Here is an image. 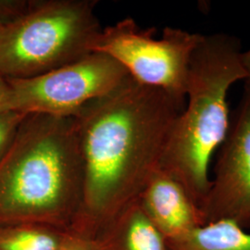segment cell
Returning <instances> with one entry per match:
<instances>
[{
	"label": "cell",
	"instance_id": "cell-8",
	"mask_svg": "<svg viewBox=\"0 0 250 250\" xmlns=\"http://www.w3.org/2000/svg\"><path fill=\"white\" fill-rule=\"evenodd\" d=\"M138 204L168 242L179 240L205 224L201 209L176 180L157 170Z\"/></svg>",
	"mask_w": 250,
	"mask_h": 250
},
{
	"label": "cell",
	"instance_id": "cell-6",
	"mask_svg": "<svg viewBox=\"0 0 250 250\" xmlns=\"http://www.w3.org/2000/svg\"><path fill=\"white\" fill-rule=\"evenodd\" d=\"M130 77L109 56L92 52L35 77L6 78L9 91L2 111L74 117L91 101L107 96Z\"/></svg>",
	"mask_w": 250,
	"mask_h": 250
},
{
	"label": "cell",
	"instance_id": "cell-3",
	"mask_svg": "<svg viewBox=\"0 0 250 250\" xmlns=\"http://www.w3.org/2000/svg\"><path fill=\"white\" fill-rule=\"evenodd\" d=\"M82 188L75 118L28 114L0 161V225L66 213L81 203Z\"/></svg>",
	"mask_w": 250,
	"mask_h": 250
},
{
	"label": "cell",
	"instance_id": "cell-14",
	"mask_svg": "<svg viewBox=\"0 0 250 250\" xmlns=\"http://www.w3.org/2000/svg\"><path fill=\"white\" fill-rule=\"evenodd\" d=\"M2 26H4V24H3V23L0 21V28H1Z\"/></svg>",
	"mask_w": 250,
	"mask_h": 250
},
{
	"label": "cell",
	"instance_id": "cell-9",
	"mask_svg": "<svg viewBox=\"0 0 250 250\" xmlns=\"http://www.w3.org/2000/svg\"><path fill=\"white\" fill-rule=\"evenodd\" d=\"M168 243L170 250H250V232L230 221H217Z\"/></svg>",
	"mask_w": 250,
	"mask_h": 250
},
{
	"label": "cell",
	"instance_id": "cell-10",
	"mask_svg": "<svg viewBox=\"0 0 250 250\" xmlns=\"http://www.w3.org/2000/svg\"><path fill=\"white\" fill-rule=\"evenodd\" d=\"M126 250H170L169 243L138 201L131 207L125 232Z\"/></svg>",
	"mask_w": 250,
	"mask_h": 250
},
{
	"label": "cell",
	"instance_id": "cell-11",
	"mask_svg": "<svg viewBox=\"0 0 250 250\" xmlns=\"http://www.w3.org/2000/svg\"><path fill=\"white\" fill-rule=\"evenodd\" d=\"M27 115L15 110L0 111V161L9 151Z\"/></svg>",
	"mask_w": 250,
	"mask_h": 250
},
{
	"label": "cell",
	"instance_id": "cell-7",
	"mask_svg": "<svg viewBox=\"0 0 250 250\" xmlns=\"http://www.w3.org/2000/svg\"><path fill=\"white\" fill-rule=\"evenodd\" d=\"M214 178L200 207L205 224L230 221L250 228V90H244L219 148Z\"/></svg>",
	"mask_w": 250,
	"mask_h": 250
},
{
	"label": "cell",
	"instance_id": "cell-13",
	"mask_svg": "<svg viewBox=\"0 0 250 250\" xmlns=\"http://www.w3.org/2000/svg\"><path fill=\"white\" fill-rule=\"evenodd\" d=\"M9 83L5 77L0 75V111H2L4 104L7 100L9 95Z\"/></svg>",
	"mask_w": 250,
	"mask_h": 250
},
{
	"label": "cell",
	"instance_id": "cell-4",
	"mask_svg": "<svg viewBox=\"0 0 250 250\" xmlns=\"http://www.w3.org/2000/svg\"><path fill=\"white\" fill-rule=\"evenodd\" d=\"M94 0H30L25 12L0 28V75L25 79L92 53L101 31Z\"/></svg>",
	"mask_w": 250,
	"mask_h": 250
},
{
	"label": "cell",
	"instance_id": "cell-5",
	"mask_svg": "<svg viewBox=\"0 0 250 250\" xmlns=\"http://www.w3.org/2000/svg\"><path fill=\"white\" fill-rule=\"evenodd\" d=\"M155 32L141 29L134 19H124L101 29L92 52L109 56L133 79L163 90L185 107L190 62L202 35L166 27L156 38Z\"/></svg>",
	"mask_w": 250,
	"mask_h": 250
},
{
	"label": "cell",
	"instance_id": "cell-2",
	"mask_svg": "<svg viewBox=\"0 0 250 250\" xmlns=\"http://www.w3.org/2000/svg\"><path fill=\"white\" fill-rule=\"evenodd\" d=\"M239 39L202 35L188 72L187 102L170 129L160 170L176 180L199 208L210 187L209 164L228 134V95L247 79Z\"/></svg>",
	"mask_w": 250,
	"mask_h": 250
},
{
	"label": "cell",
	"instance_id": "cell-1",
	"mask_svg": "<svg viewBox=\"0 0 250 250\" xmlns=\"http://www.w3.org/2000/svg\"><path fill=\"white\" fill-rule=\"evenodd\" d=\"M184 107L163 90L132 77L83 107L74 116L83 160L81 203L98 213L134 205L160 169Z\"/></svg>",
	"mask_w": 250,
	"mask_h": 250
},
{
	"label": "cell",
	"instance_id": "cell-12",
	"mask_svg": "<svg viewBox=\"0 0 250 250\" xmlns=\"http://www.w3.org/2000/svg\"><path fill=\"white\" fill-rule=\"evenodd\" d=\"M242 64L247 72V79L245 80V89L250 90V48L242 52Z\"/></svg>",
	"mask_w": 250,
	"mask_h": 250
}]
</instances>
